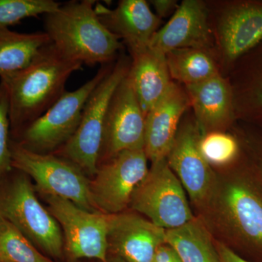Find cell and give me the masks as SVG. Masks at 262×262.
Instances as JSON below:
<instances>
[{
    "instance_id": "1",
    "label": "cell",
    "mask_w": 262,
    "mask_h": 262,
    "mask_svg": "<svg viewBox=\"0 0 262 262\" xmlns=\"http://www.w3.org/2000/svg\"><path fill=\"white\" fill-rule=\"evenodd\" d=\"M82 64L63 56L52 43L27 67L0 78L9 98L10 137L46 113L66 92V84Z\"/></svg>"
},
{
    "instance_id": "2",
    "label": "cell",
    "mask_w": 262,
    "mask_h": 262,
    "mask_svg": "<svg viewBox=\"0 0 262 262\" xmlns=\"http://www.w3.org/2000/svg\"><path fill=\"white\" fill-rule=\"evenodd\" d=\"M94 0L70 1L44 15V32L63 56L82 65L111 63L121 42L105 27Z\"/></svg>"
},
{
    "instance_id": "3",
    "label": "cell",
    "mask_w": 262,
    "mask_h": 262,
    "mask_svg": "<svg viewBox=\"0 0 262 262\" xmlns=\"http://www.w3.org/2000/svg\"><path fill=\"white\" fill-rule=\"evenodd\" d=\"M0 217L38 249L52 257H61L64 242L61 227L38 200L28 176L16 169L0 178Z\"/></svg>"
},
{
    "instance_id": "4",
    "label": "cell",
    "mask_w": 262,
    "mask_h": 262,
    "mask_svg": "<svg viewBox=\"0 0 262 262\" xmlns=\"http://www.w3.org/2000/svg\"><path fill=\"white\" fill-rule=\"evenodd\" d=\"M113 66L101 65L96 75L73 91H66L46 113L10 139L39 154H53L70 141L78 128L90 95Z\"/></svg>"
},
{
    "instance_id": "5",
    "label": "cell",
    "mask_w": 262,
    "mask_h": 262,
    "mask_svg": "<svg viewBox=\"0 0 262 262\" xmlns=\"http://www.w3.org/2000/svg\"><path fill=\"white\" fill-rule=\"evenodd\" d=\"M130 67V63L123 59L113 66L88 98L75 134L63 147L53 153L75 164L89 177H94L97 171L110 101L128 74Z\"/></svg>"
},
{
    "instance_id": "6",
    "label": "cell",
    "mask_w": 262,
    "mask_h": 262,
    "mask_svg": "<svg viewBox=\"0 0 262 262\" xmlns=\"http://www.w3.org/2000/svg\"><path fill=\"white\" fill-rule=\"evenodd\" d=\"M12 166L34 179L42 194L59 196L90 212L94 208L90 180L75 164L55 154H39L10 139Z\"/></svg>"
},
{
    "instance_id": "7",
    "label": "cell",
    "mask_w": 262,
    "mask_h": 262,
    "mask_svg": "<svg viewBox=\"0 0 262 262\" xmlns=\"http://www.w3.org/2000/svg\"><path fill=\"white\" fill-rule=\"evenodd\" d=\"M206 206L229 233L262 251V191L245 176L217 179Z\"/></svg>"
},
{
    "instance_id": "8",
    "label": "cell",
    "mask_w": 262,
    "mask_h": 262,
    "mask_svg": "<svg viewBox=\"0 0 262 262\" xmlns=\"http://www.w3.org/2000/svg\"><path fill=\"white\" fill-rule=\"evenodd\" d=\"M130 206L165 229L177 228L194 219L185 189L166 158L151 163L133 194Z\"/></svg>"
},
{
    "instance_id": "9",
    "label": "cell",
    "mask_w": 262,
    "mask_h": 262,
    "mask_svg": "<svg viewBox=\"0 0 262 262\" xmlns=\"http://www.w3.org/2000/svg\"><path fill=\"white\" fill-rule=\"evenodd\" d=\"M148 170L144 149L125 150L98 165L94 179L90 181L91 200L96 211L106 215L124 212Z\"/></svg>"
},
{
    "instance_id": "10",
    "label": "cell",
    "mask_w": 262,
    "mask_h": 262,
    "mask_svg": "<svg viewBox=\"0 0 262 262\" xmlns=\"http://www.w3.org/2000/svg\"><path fill=\"white\" fill-rule=\"evenodd\" d=\"M61 227L64 251L74 260L94 258L107 262L110 215L90 212L59 196L42 194Z\"/></svg>"
},
{
    "instance_id": "11",
    "label": "cell",
    "mask_w": 262,
    "mask_h": 262,
    "mask_svg": "<svg viewBox=\"0 0 262 262\" xmlns=\"http://www.w3.org/2000/svg\"><path fill=\"white\" fill-rule=\"evenodd\" d=\"M145 117L127 74L108 105L98 165L125 150L144 149Z\"/></svg>"
},
{
    "instance_id": "12",
    "label": "cell",
    "mask_w": 262,
    "mask_h": 262,
    "mask_svg": "<svg viewBox=\"0 0 262 262\" xmlns=\"http://www.w3.org/2000/svg\"><path fill=\"white\" fill-rule=\"evenodd\" d=\"M201 138L196 125H184L179 129L166 160L194 204L206 206L217 179L201 154Z\"/></svg>"
},
{
    "instance_id": "13",
    "label": "cell",
    "mask_w": 262,
    "mask_h": 262,
    "mask_svg": "<svg viewBox=\"0 0 262 262\" xmlns=\"http://www.w3.org/2000/svg\"><path fill=\"white\" fill-rule=\"evenodd\" d=\"M108 250L126 262H151L157 250L165 244V229L137 213L110 215Z\"/></svg>"
},
{
    "instance_id": "14",
    "label": "cell",
    "mask_w": 262,
    "mask_h": 262,
    "mask_svg": "<svg viewBox=\"0 0 262 262\" xmlns=\"http://www.w3.org/2000/svg\"><path fill=\"white\" fill-rule=\"evenodd\" d=\"M101 23L119 39H123L131 55L149 47L161 20L144 0H122L115 9L96 3Z\"/></svg>"
},
{
    "instance_id": "15",
    "label": "cell",
    "mask_w": 262,
    "mask_h": 262,
    "mask_svg": "<svg viewBox=\"0 0 262 262\" xmlns=\"http://www.w3.org/2000/svg\"><path fill=\"white\" fill-rule=\"evenodd\" d=\"M210 32L203 3L184 0L168 23L155 33L149 46L165 55L182 48L204 50L210 46Z\"/></svg>"
},
{
    "instance_id": "16",
    "label": "cell",
    "mask_w": 262,
    "mask_h": 262,
    "mask_svg": "<svg viewBox=\"0 0 262 262\" xmlns=\"http://www.w3.org/2000/svg\"><path fill=\"white\" fill-rule=\"evenodd\" d=\"M189 105L187 93L173 82L166 94L146 114L144 149L151 163L166 158L178 133L181 117Z\"/></svg>"
},
{
    "instance_id": "17",
    "label": "cell",
    "mask_w": 262,
    "mask_h": 262,
    "mask_svg": "<svg viewBox=\"0 0 262 262\" xmlns=\"http://www.w3.org/2000/svg\"><path fill=\"white\" fill-rule=\"evenodd\" d=\"M224 54L235 61L262 42V3L243 2L229 7L220 24Z\"/></svg>"
},
{
    "instance_id": "18",
    "label": "cell",
    "mask_w": 262,
    "mask_h": 262,
    "mask_svg": "<svg viewBox=\"0 0 262 262\" xmlns=\"http://www.w3.org/2000/svg\"><path fill=\"white\" fill-rule=\"evenodd\" d=\"M186 88L201 136L227 125L233 119L232 91L227 81L219 74Z\"/></svg>"
},
{
    "instance_id": "19",
    "label": "cell",
    "mask_w": 262,
    "mask_h": 262,
    "mask_svg": "<svg viewBox=\"0 0 262 262\" xmlns=\"http://www.w3.org/2000/svg\"><path fill=\"white\" fill-rule=\"evenodd\" d=\"M131 56L128 77L146 116L166 94L173 82L165 54L149 46Z\"/></svg>"
},
{
    "instance_id": "20",
    "label": "cell",
    "mask_w": 262,
    "mask_h": 262,
    "mask_svg": "<svg viewBox=\"0 0 262 262\" xmlns=\"http://www.w3.org/2000/svg\"><path fill=\"white\" fill-rule=\"evenodd\" d=\"M51 42L44 31L20 33L0 28V78L23 70Z\"/></svg>"
},
{
    "instance_id": "21",
    "label": "cell",
    "mask_w": 262,
    "mask_h": 262,
    "mask_svg": "<svg viewBox=\"0 0 262 262\" xmlns=\"http://www.w3.org/2000/svg\"><path fill=\"white\" fill-rule=\"evenodd\" d=\"M165 244L173 248L181 262H220L210 234L196 219L165 229Z\"/></svg>"
},
{
    "instance_id": "22",
    "label": "cell",
    "mask_w": 262,
    "mask_h": 262,
    "mask_svg": "<svg viewBox=\"0 0 262 262\" xmlns=\"http://www.w3.org/2000/svg\"><path fill=\"white\" fill-rule=\"evenodd\" d=\"M170 77L188 85L208 80L217 75L213 58L204 50L182 48L165 55Z\"/></svg>"
},
{
    "instance_id": "23",
    "label": "cell",
    "mask_w": 262,
    "mask_h": 262,
    "mask_svg": "<svg viewBox=\"0 0 262 262\" xmlns=\"http://www.w3.org/2000/svg\"><path fill=\"white\" fill-rule=\"evenodd\" d=\"M0 262H53L20 231L0 217Z\"/></svg>"
},
{
    "instance_id": "24",
    "label": "cell",
    "mask_w": 262,
    "mask_h": 262,
    "mask_svg": "<svg viewBox=\"0 0 262 262\" xmlns=\"http://www.w3.org/2000/svg\"><path fill=\"white\" fill-rule=\"evenodd\" d=\"M61 4L53 0H0V28H9L24 19L48 14Z\"/></svg>"
},
{
    "instance_id": "25",
    "label": "cell",
    "mask_w": 262,
    "mask_h": 262,
    "mask_svg": "<svg viewBox=\"0 0 262 262\" xmlns=\"http://www.w3.org/2000/svg\"><path fill=\"white\" fill-rule=\"evenodd\" d=\"M199 147L208 164L215 166L232 163L239 152L238 143L233 136L215 130L201 136Z\"/></svg>"
},
{
    "instance_id": "26",
    "label": "cell",
    "mask_w": 262,
    "mask_h": 262,
    "mask_svg": "<svg viewBox=\"0 0 262 262\" xmlns=\"http://www.w3.org/2000/svg\"><path fill=\"white\" fill-rule=\"evenodd\" d=\"M9 98L3 81L0 80V178L13 170L10 152Z\"/></svg>"
},
{
    "instance_id": "27",
    "label": "cell",
    "mask_w": 262,
    "mask_h": 262,
    "mask_svg": "<svg viewBox=\"0 0 262 262\" xmlns=\"http://www.w3.org/2000/svg\"><path fill=\"white\" fill-rule=\"evenodd\" d=\"M261 56L260 63L253 72L254 75L250 79L244 96L245 111L250 116L259 119H262V53Z\"/></svg>"
},
{
    "instance_id": "28",
    "label": "cell",
    "mask_w": 262,
    "mask_h": 262,
    "mask_svg": "<svg viewBox=\"0 0 262 262\" xmlns=\"http://www.w3.org/2000/svg\"><path fill=\"white\" fill-rule=\"evenodd\" d=\"M151 262H181L173 248L165 244L160 246Z\"/></svg>"
},
{
    "instance_id": "29",
    "label": "cell",
    "mask_w": 262,
    "mask_h": 262,
    "mask_svg": "<svg viewBox=\"0 0 262 262\" xmlns=\"http://www.w3.org/2000/svg\"><path fill=\"white\" fill-rule=\"evenodd\" d=\"M155 10L157 15L159 18L167 17L174 10H177L179 6H177V2L173 0H153L151 2Z\"/></svg>"
},
{
    "instance_id": "30",
    "label": "cell",
    "mask_w": 262,
    "mask_h": 262,
    "mask_svg": "<svg viewBox=\"0 0 262 262\" xmlns=\"http://www.w3.org/2000/svg\"><path fill=\"white\" fill-rule=\"evenodd\" d=\"M216 249L220 256V262H250L241 257L238 254L234 252L225 244H219Z\"/></svg>"
},
{
    "instance_id": "31",
    "label": "cell",
    "mask_w": 262,
    "mask_h": 262,
    "mask_svg": "<svg viewBox=\"0 0 262 262\" xmlns=\"http://www.w3.org/2000/svg\"><path fill=\"white\" fill-rule=\"evenodd\" d=\"M107 262H126V261H124L123 259H122V258L118 257V256H113V257L110 258V259H108V258Z\"/></svg>"
}]
</instances>
